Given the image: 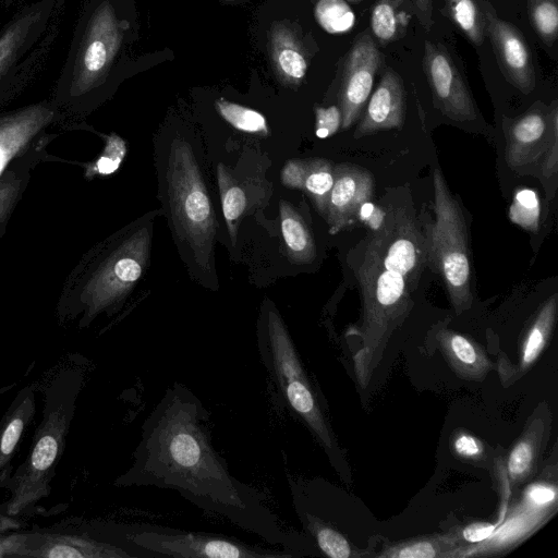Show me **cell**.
Listing matches in <instances>:
<instances>
[{
    "label": "cell",
    "mask_w": 558,
    "mask_h": 558,
    "mask_svg": "<svg viewBox=\"0 0 558 558\" xmlns=\"http://www.w3.org/2000/svg\"><path fill=\"white\" fill-rule=\"evenodd\" d=\"M527 494L532 502L537 506L548 505L556 499V490L543 484L532 486Z\"/></svg>",
    "instance_id": "41"
},
{
    "label": "cell",
    "mask_w": 558,
    "mask_h": 558,
    "mask_svg": "<svg viewBox=\"0 0 558 558\" xmlns=\"http://www.w3.org/2000/svg\"><path fill=\"white\" fill-rule=\"evenodd\" d=\"M383 62L384 56L371 31L364 29L343 59L338 94L342 129L351 128L360 119Z\"/></svg>",
    "instance_id": "12"
},
{
    "label": "cell",
    "mask_w": 558,
    "mask_h": 558,
    "mask_svg": "<svg viewBox=\"0 0 558 558\" xmlns=\"http://www.w3.org/2000/svg\"><path fill=\"white\" fill-rule=\"evenodd\" d=\"M215 106L219 114L235 129L246 133H267V122L260 112L223 98L216 100Z\"/></svg>",
    "instance_id": "32"
},
{
    "label": "cell",
    "mask_w": 558,
    "mask_h": 558,
    "mask_svg": "<svg viewBox=\"0 0 558 558\" xmlns=\"http://www.w3.org/2000/svg\"><path fill=\"white\" fill-rule=\"evenodd\" d=\"M100 537L136 558H294L279 548L251 545L223 534L189 531L149 523H89Z\"/></svg>",
    "instance_id": "7"
},
{
    "label": "cell",
    "mask_w": 558,
    "mask_h": 558,
    "mask_svg": "<svg viewBox=\"0 0 558 558\" xmlns=\"http://www.w3.org/2000/svg\"><path fill=\"white\" fill-rule=\"evenodd\" d=\"M256 335L260 361L282 403L310 428L328 452H332L335 439L318 393L283 319L271 304L263 307Z\"/></svg>",
    "instance_id": "6"
},
{
    "label": "cell",
    "mask_w": 558,
    "mask_h": 558,
    "mask_svg": "<svg viewBox=\"0 0 558 558\" xmlns=\"http://www.w3.org/2000/svg\"><path fill=\"white\" fill-rule=\"evenodd\" d=\"M0 11H1V7H0Z\"/></svg>",
    "instance_id": "45"
},
{
    "label": "cell",
    "mask_w": 558,
    "mask_h": 558,
    "mask_svg": "<svg viewBox=\"0 0 558 558\" xmlns=\"http://www.w3.org/2000/svg\"><path fill=\"white\" fill-rule=\"evenodd\" d=\"M414 14L411 0H376L371 12V34L386 47L402 38Z\"/></svg>",
    "instance_id": "24"
},
{
    "label": "cell",
    "mask_w": 558,
    "mask_h": 558,
    "mask_svg": "<svg viewBox=\"0 0 558 558\" xmlns=\"http://www.w3.org/2000/svg\"><path fill=\"white\" fill-rule=\"evenodd\" d=\"M314 13L317 23L330 34H343L355 22L352 10L343 0H319Z\"/></svg>",
    "instance_id": "31"
},
{
    "label": "cell",
    "mask_w": 558,
    "mask_h": 558,
    "mask_svg": "<svg viewBox=\"0 0 558 558\" xmlns=\"http://www.w3.org/2000/svg\"><path fill=\"white\" fill-rule=\"evenodd\" d=\"M120 487H156L178 493L205 512L300 557L307 538L283 527L257 488L232 475L213 444L210 413L184 384L169 386L142 424Z\"/></svg>",
    "instance_id": "1"
},
{
    "label": "cell",
    "mask_w": 558,
    "mask_h": 558,
    "mask_svg": "<svg viewBox=\"0 0 558 558\" xmlns=\"http://www.w3.org/2000/svg\"><path fill=\"white\" fill-rule=\"evenodd\" d=\"M423 71L434 105L442 114L458 122L476 119L472 93L450 53L439 43L425 40Z\"/></svg>",
    "instance_id": "13"
},
{
    "label": "cell",
    "mask_w": 558,
    "mask_h": 558,
    "mask_svg": "<svg viewBox=\"0 0 558 558\" xmlns=\"http://www.w3.org/2000/svg\"><path fill=\"white\" fill-rule=\"evenodd\" d=\"M125 151L123 140L116 134H111L106 136V146L96 160L90 162L69 161V163L83 167L85 177L90 180L95 175H107L114 172L119 168Z\"/></svg>",
    "instance_id": "33"
},
{
    "label": "cell",
    "mask_w": 558,
    "mask_h": 558,
    "mask_svg": "<svg viewBox=\"0 0 558 558\" xmlns=\"http://www.w3.org/2000/svg\"><path fill=\"white\" fill-rule=\"evenodd\" d=\"M149 232L140 221L88 250L68 275L57 303L62 323L89 327L100 315H112L143 272Z\"/></svg>",
    "instance_id": "3"
},
{
    "label": "cell",
    "mask_w": 558,
    "mask_h": 558,
    "mask_svg": "<svg viewBox=\"0 0 558 558\" xmlns=\"http://www.w3.org/2000/svg\"><path fill=\"white\" fill-rule=\"evenodd\" d=\"M65 0H34L0 29V111L41 73L59 36Z\"/></svg>",
    "instance_id": "5"
},
{
    "label": "cell",
    "mask_w": 558,
    "mask_h": 558,
    "mask_svg": "<svg viewBox=\"0 0 558 558\" xmlns=\"http://www.w3.org/2000/svg\"><path fill=\"white\" fill-rule=\"evenodd\" d=\"M163 186L173 232L196 265L208 269L217 221L195 155L185 140H173L170 145Z\"/></svg>",
    "instance_id": "8"
},
{
    "label": "cell",
    "mask_w": 558,
    "mask_h": 558,
    "mask_svg": "<svg viewBox=\"0 0 558 558\" xmlns=\"http://www.w3.org/2000/svg\"><path fill=\"white\" fill-rule=\"evenodd\" d=\"M374 192V179L367 169L340 163L333 167V184L329 193L326 220L335 234L353 223Z\"/></svg>",
    "instance_id": "18"
},
{
    "label": "cell",
    "mask_w": 558,
    "mask_h": 558,
    "mask_svg": "<svg viewBox=\"0 0 558 558\" xmlns=\"http://www.w3.org/2000/svg\"><path fill=\"white\" fill-rule=\"evenodd\" d=\"M35 413V391L32 386H25L15 396L0 421V487L12 473V459Z\"/></svg>",
    "instance_id": "21"
},
{
    "label": "cell",
    "mask_w": 558,
    "mask_h": 558,
    "mask_svg": "<svg viewBox=\"0 0 558 558\" xmlns=\"http://www.w3.org/2000/svg\"><path fill=\"white\" fill-rule=\"evenodd\" d=\"M453 448L459 456L464 458H477L483 452L481 441L468 434L459 435L454 439Z\"/></svg>",
    "instance_id": "38"
},
{
    "label": "cell",
    "mask_w": 558,
    "mask_h": 558,
    "mask_svg": "<svg viewBox=\"0 0 558 558\" xmlns=\"http://www.w3.org/2000/svg\"><path fill=\"white\" fill-rule=\"evenodd\" d=\"M83 383V372L64 368L46 386L43 415L28 456L2 486L10 498L0 507L1 518H16L49 496Z\"/></svg>",
    "instance_id": "4"
},
{
    "label": "cell",
    "mask_w": 558,
    "mask_h": 558,
    "mask_svg": "<svg viewBox=\"0 0 558 558\" xmlns=\"http://www.w3.org/2000/svg\"><path fill=\"white\" fill-rule=\"evenodd\" d=\"M366 247L385 269L401 275L408 284L417 283L427 257L426 242L409 214L389 213Z\"/></svg>",
    "instance_id": "11"
},
{
    "label": "cell",
    "mask_w": 558,
    "mask_h": 558,
    "mask_svg": "<svg viewBox=\"0 0 558 558\" xmlns=\"http://www.w3.org/2000/svg\"><path fill=\"white\" fill-rule=\"evenodd\" d=\"M348 2H351V3H357V2H361L362 0H347Z\"/></svg>",
    "instance_id": "44"
},
{
    "label": "cell",
    "mask_w": 558,
    "mask_h": 558,
    "mask_svg": "<svg viewBox=\"0 0 558 558\" xmlns=\"http://www.w3.org/2000/svg\"><path fill=\"white\" fill-rule=\"evenodd\" d=\"M232 1V0H231Z\"/></svg>",
    "instance_id": "46"
},
{
    "label": "cell",
    "mask_w": 558,
    "mask_h": 558,
    "mask_svg": "<svg viewBox=\"0 0 558 558\" xmlns=\"http://www.w3.org/2000/svg\"><path fill=\"white\" fill-rule=\"evenodd\" d=\"M438 341L448 362L460 376L480 379L490 369L492 363L484 351L463 335L441 330Z\"/></svg>",
    "instance_id": "23"
},
{
    "label": "cell",
    "mask_w": 558,
    "mask_h": 558,
    "mask_svg": "<svg viewBox=\"0 0 558 558\" xmlns=\"http://www.w3.org/2000/svg\"><path fill=\"white\" fill-rule=\"evenodd\" d=\"M281 232L289 256L296 264H308L316 256L314 239L301 215L286 201L280 202Z\"/></svg>",
    "instance_id": "25"
},
{
    "label": "cell",
    "mask_w": 558,
    "mask_h": 558,
    "mask_svg": "<svg viewBox=\"0 0 558 558\" xmlns=\"http://www.w3.org/2000/svg\"><path fill=\"white\" fill-rule=\"evenodd\" d=\"M315 541L319 550L331 558H350L352 548L348 539L337 530L316 526L306 532Z\"/></svg>",
    "instance_id": "34"
},
{
    "label": "cell",
    "mask_w": 558,
    "mask_h": 558,
    "mask_svg": "<svg viewBox=\"0 0 558 558\" xmlns=\"http://www.w3.org/2000/svg\"><path fill=\"white\" fill-rule=\"evenodd\" d=\"M478 2L484 16L485 35L490 40L504 77L521 93L530 94L535 88L536 75L524 35L515 25L500 19L489 1Z\"/></svg>",
    "instance_id": "14"
},
{
    "label": "cell",
    "mask_w": 558,
    "mask_h": 558,
    "mask_svg": "<svg viewBox=\"0 0 558 558\" xmlns=\"http://www.w3.org/2000/svg\"><path fill=\"white\" fill-rule=\"evenodd\" d=\"M509 218L524 230L536 233L541 219V202L537 193L527 187L517 190L509 208Z\"/></svg>",
    "instance_id": "30"
},
{
    "label": "cell",
    "mask_w": 558,
    "mask_h": 558,
    "mask_svg": "<svg viewBox=\"0 0 558 558\" xmlns=\"http://www.w3.org/2000/svg\"><path fill=\"white\" fill-rule=\"evenodd\" d=\"M268 53L276 77L286 86H299L307 72L311 53L298 29L276 21L268 32Z\"/></svg>",
    "instance_id": "20"
},
{
    "label": "cell",
    "mask_w": 558,
    "mask_h": 558,
    "mask_svg": "<svg viewBox=\"0 0 558 558\" xmlns=\"http://www.w3.org/2000/svg\"><path fill=\"white\" fill-rule=\"evenodd\" d=\"M86 530H32L23 532L21 557L136 558L131 551Z\"/></svg>",
    "instance_id": "15"
},
{
    "label": "cell",
    "mask_w": 558,
    "mask_h": 558,
    "mask_svg": "<svg viewBox=\"0 0 558 558\" xmlns=\"http://www.w3.org/2000/svg\"><path fill=\"white\" fill-rule=\"evenodd\" d=\"M281 180L290 189L304 190L312 197L320 215L326 216L328 197L333 184V166L329 160H291L282 169Z\"/></svg>",
    "instance_id": "22"
},
{
    "label": "cell",
    "mask_w": 558,
    "mask_h": 558,
    "mask_svg": "<svg viewBox=\"0 0 558 558\" xmlns=\"http://www.w3.org/2000/svg\"><path fill=\"white\" fill-rule=\"evenodd\" d=\"M441 549L442 545L439 541L420 539L392 547L383 553V556L395 558H434L442 556L439 553Z\"/></svg>",
    "instance_id": "36"
},
{
    "label": "cell",
    "mask_w": 558,
    "mask_h": 558,
    "mask_svg": "<svg viewBox=\"0 0 558 558\" xmlns=\"http://www.w3.org/2000/svg\"><path fill=\"white\" fill-rule=\"evenodd\" d=\"M507 122L506 162L512 170L534 163L547 150L553 137L558 134V105L554 100L549 108L535 102L521 117Z\"/></svg>",
    "instance_id": "16"
},
{
    "label": "cell",
    "mask_w": 558,
    "mask_h": 558,
    "mask_svg": "<svg viewBox=\"0 0 558 558\" xmlns=\"http://www.w3.org/2000/svg\"><path fill=\"white\" fill-rule=\"evenodd\" d=\"M496 526L489 523L475 522L462 530V537L469 543H480L490 537Z\"/></svg>",
    "instance_id": "39"
},
{
    "label": "cell",
    "mask_w": 558,
    "mask_h": 558,
    "mask_svg": "<svg viewBox=\"0 0 558 558\" xmlns=\"http://www.w3.org/2000/svg\"><path fill=\"white\" fill-rule=\"evenodd\" d=\"M414 14L418 19L421 25L425 29H429L433 25V0H411Z\"/></svg>",
    "instance_id": "42"
},
{
    "label": "cell",
    "mask_w": 558,
    "mask_h": 558,
    "mask_svg": "<svg viewBox=\"0 0 558 558\" xmlns=\"http://www.w3.org/2000/svg\"><path fill=\"white\" fill-rule=\"evenodd\" d=\"M54 125L64 129L65 118L50 98L9 110L0 133V177L12 160Z\"/></svg>",
    "instance_id": "17"
},
{
    "label": "cell",
    "mask_w": 558,
    "mask_h": 558,
    "mask_svg": "<svg viewBox=\"0 0 558 558\" xmlns=\"http://www.w3.org/2000/svg\"><path fill=\"white\" fill-rule=\"evenodd\" d=\"M542 170L545 179H553L558 170V134L555 135L543 155Z\"/></svg>",
    "instance_id": "40"
},
{
    "label": "cell",
    "mask_w": 558,
    "mask_h": 558,
    "mask_svg": "<svg viewBox=\"0 0 558 558\" xmlns=\"http://www.w3.org/2000/svg\"><path fill=\"white\" fill-rule=\"evenodd\" d=\"M435 221L426 232V254L441 276L457 313L472 303V271L464 216L441 171L433 174Z\"/></svg>",
    "instance_id": "9"
},
{
    "label": "cell",
    "mask_w": 558,
    "mask_h": 558,
    "mask_svg": "<svg viewBox=\"0 0 558 558\" xmlns=\"http://www.w3.org/2000/svg\"><path fill=\"white\" fill-rule=\"evenodd\" d=\"M126 31L117 0H86L83 4L50 97L65 118L64 130L78 129L81 120L105 99Z\"/></svg>",
    "instance_id": "2"
},
{
    "label": "cell",
    "mask_w": 558,
    "mask_h": 558,
    "mask_svg": "<svg viewBox=\"0 0 558 558\" xmlns=\"http://www.w3.org/2000/svg\"><path fill=\"white\" fill-rule=\"evenodd\" d=\"M316 114V136L319 138H326L333 135L341 126L342 114L341 110L337 106H330L327 108L317 107L315 109Z\"/></svg>",
    "instance_id": "37"
},
{
    "label": "cell",
    "mask_w": 558,
    "mask_h": 558,
    "mask_svg": "<svg viewBox=\"0 0 558 558\" xmlns=\"http://www.w3.org/2000/svg\"><path fill=\"white\" fill-rule=\"evenodd\" d=\"M357 279L364 305L365 342L377 345L407 314L411 300L409 284L401 275L385 269L368 247Z\"/></svg>",
    "instance_id": "10"
},
{
    "label": "cell",
    "mask_w": 558,
    "mask_h": 558,
    "mask_svg": "<svg viewBox=\"0 0 558 558\" xmlns=\"http://www.w3.org/2000/svg\"><path fill=\"white\" fill-rule=\"evenodd\" d=\"M9 118V111H0V133L3 130Z\"/></svg>",
    "instance_id": "43"
},
{
    "label": "cell",
    "mask_w": 558,
    "mask_h": 558,
    "mask_svg": "<svg viewBox=\"0 0 558 558\" xmlns=\"http://www.w3.org/2000/svg\"><path fill=\"white\" fill-rule=\"evenodd\" d=\"M217 177L223 216L232 242H235L238 219L246 207V196L243 190L234 183L222 163H219L217 167Z\"/></svg>",
    "instance_id": "28"
},
{
    "label": "cell",
    "mask_w": 558,
    "mask_h": 558,
    "mask_svg": "<svg viewBox=\"0 0 558 558\" xmlns=\"http://www.w3.org/2000/svg\"><path fill=\"white\" fill-rule=\"evenodd\" d=\"M531 26L546 47L558 38V0H526Z\"/></svg>",
    "instance_id": "29"
},
{
    "label": "cell",
    "mask_w": 558,
    "mask_h": 558,
    "mask_svg": "<svg viewBox=\"0 0 558 558\" xmlns=\"http://www.w3.org/2000/svg\"><path fill=\"white\" fill-rule=\"evenodd\" d=\"M445 11L452 24L474 46L485 39L484 16L478 0H444Z\"/></svg>",
    "instance_id": "27"
},
{
    "label": "cell",
    "mask_w": 558,
    "mask_h": 558,
    "mask_svg": "<svg viewBox=\"0 0 558 558\" xmlns=\"http://www.w3.org/2000/svg\"><path fill=\"white\" fill-rule=\"evenodd\" d=\"M534 453V444L530 438L520 440L513 447L508 459V473L513 482L522 480L529 474Z\"/></svg>",
    "instance_id": "35"
},
{
    "label": "cell",
    "mask_w": 558,
    "mask_h": 558,
    "mask_svg": "<svg viewBox=\"0 0 558 558\" xmlns=\"http://www.w3.org/2000/svg\"><path fill=\"white\" fill-rule=\"evenodd\" d=\"M557 302V293H555L543 304L533 320L522 345L521 367L523 369L534 363L546 345L555 325Z\"/></svg>",
    "instance_id": "26"
},
{
    "label": "cell",
    "mask_w": 558,
    "mask_h": 558,
    "mask_svg": "<svg viewBox=\"0 0 558 558\" xmlns=\"http://www.w3.org/2000/svg\"><path fill=\"white\" fill-rule=\"evenodd\" d=\"M404 118L403 80L393 69L387 66L368 99L365 112L354 131V137L361 138L378 131L400 129Z\"/></svg>",
    "instance_id": "19"
}]
</instances>
